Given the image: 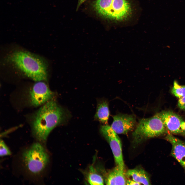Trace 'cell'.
I'll use <instances>...</instances> for the list:
<instances>
[{"mask_svg": "<svg viewBox=\"0 0 185 185\" xmlns=\"http://www.w3.org/2000/svg\"><path fill=\"white\" fill-rule=\"evenodd\" d=\"M111 126L117 134H126L134 128L136 121L133 115L119 114L113 117Z\"/></svg>", "mask_w": 185, "mask_h": 185, "instance_id": "9", "label": "cell"}, {"mask_svg": "<svg viewBox=\"0 0 185 185\" xmlns=\"http://www.w3.org/2000/svg\"><path fill=\"white\" fill-rule=\"evenodd\" d=\"M171 92L173 95L179 98L184 97L185 85H180L177 81L174 80Z\"/></svg>", "mask_w": 185, "mask_h": 185, "instance_id": "15", "label": "cell"}, {"mask_svg": "<svg viewBox=\"0 0 185 185\" xmlns=\"http://www.w3.org/2000/svg\"><path fill=\"white\" fill-rule=\"evenodd\" d=\"M22 159L27 170L33 174L41 173L47 165L49 156L40 143H35L23 153Z\"/></svg>", "mask_w": 185, "mask_h": 185, "instance_id": "5", "label": "cell"}, {"mask_svg": "<svg viewBox=\"0 0 185 185\" xmlns=\"http://www.w3.org/2000/svg\"><path fill=\"white\" fill-rule=\"evenodd\" d=\"M11 152L4 141L2 140L0 142V155L1 156L9 155Z\"/></svg>", "mask_w": 185, "mask_h": 185, "instance_id": "16", "label": "cell"}, {"mask_svg": "<svg viewBox=\"0 0 185 185\" xmlns=\"http://www.w3.org/2000/svg\"><path fill=\"white\" fill-rule=\"evenodd\" d=\"M178 105L181 109L185 110V96L179 98Z\"/></svg>", "mask_w": 185, "mask_h": 185, "instance_id": "17", "label": "cell"}, {"mask_svg": "<svg viewBox=\"0 0 185 185\" xmlns=\"http://www.w3.org/2000/svg\"><path fill=\"white\" fill-rule=\"evenodd\" d=\"M44 81H37L30 92V102L33 106L42 105L53 99L54 93Z\"/></svg>", "mask_w": 185, "mask_h": 185, "instance_id": "8", "label": "cell"}, {"mask_svg": "<svg viewBox=\"0 0 185 185\" xmlns=\"http://www.w3.org/2000/svg\"><path fill=\"white\" fill-rule=\"evenodd\" d=\"M87 0H78V3L77 6V10L81 5Z\"/></svg>", "mask_w": 185, "mask_h": 185, "instance_id": "19", "label": "cell"}, {"mask_svg": "<svg viewBox=\"0 0 185 185\" xmlns=\"http://www.w3.org/2000/svg\"><path fill=\"white\" fill-rule=\"evenodd\" d=\"M167 131L158 113L150 118L140 119L132 135L134 142L138 144L147 139L162 135Z\"/></svg>", "mask_w": 185, "mask_h": 185, "instance_id": "4", "label": "cell"}, {"mask_svg": "<svg viewBox=\"0 0 185 185\" xmlns=\"http://www.w3.org/2000/svg\"><path fill=\"white\" fill-rule=\"evenodd\" d=\"M126 181L124 170L116 166L108 175L106 183L107 185H125Z\"/></svg>", "mask_w": 185, "mask_h": 185, "instance_id": "11", "label": "cell"}, {"mask_svg": "<svg viewBox=\"0 0 185 185\" xmlns=\"http://www.w3.org/2000/svg\"><path fill=\"white\" fill-rule=\"evenodd\" d=\"M109 111L108 104L107 101H100L97 105L95 118L104 124L107 123L109 118Z\"/></svg>", "mask_w": 185, "mask_h": 185, "instance_id": "13", "label": "cell"}, {"mask_svg": "<svg viewBox=\"0 0 185 185\" xmlns=\"http://www.w3.org/2000/svg\"><path fill=\"white\" fill-rule=\"evenodd\" d=\"M167 131L171 134L185 137V121L179 115L170 110L158 113Z\"/></svg>", "mask_w": 185, "mask_h": 185, "instance_id": "7", "label": "cell"}, {"mask_svg": "<svg viewBox=\"0 0 185 185\" xmlns=\"http://www.w3.org/2000/svg\"><path fill=\"white\" fill-rule=\"evenodd\" d=\"M5 60L35 81L47 80V63L39 55L26 51L16 50L8 54Z\"/></svg>", "mask_w": 185, "mask_h": 185, "instance_id": "2", "label": "cell"}, {"mask_svg": "<svg viewBox=\"0 0 185 185\" xmlns=\"http://www.w3.org/2000/svg\"><path fill=\"white\" fill-rule=\"evenodd\" d=\"M68 115L66 110L53 99L39 109L32 121L33 133L40 142H44L51 132L57 126L66 121Z\"/></svg>", "mask_w": 185, "mask_h": 185, "instance_id": "1", "label": "cell"}, {"mask_svg": "<svg viewBox=\"0 0 185 185\" xmlns=\"http://www.w3.org/2000/svg\"><path fill=\"white\" fill-rule=\"evenodd\" d=\"M126 174L128 177H131L132 180L141 184H150V179L147 174L142 169H130L127 171Z\"/></svg>", "mask_w": 185, "mask_h": 185, "instance_id": "12", "label": "cell"}, {"mask_svg": "<svg viewBox=\"0 0 185 185\" xmlns=\"http://www.w3.org/2000/svg\"><path fill=\"white\" fill-rule=\"evenodd\" d=\"M88 183L92 185H100L104 184V180L101 176L97 171L95 168L91 166L87 176Z\"/></svg>", "mask_w": 185, "mask_h": 185, "instance_id": "14", "label": "cell"}, {"mask_svg": "<svg viewBox=\"0 0 185 185\" xmlns=\"http://www.w3.org/2000/svg\"><path fill=\"white\" fill-rule=\"evenodd\" d=\"M126 184L127 185H140V183L134 181L133 180H128L126 181Z\"/></svg>", "mask_w": 185, "mask_h": 185, "instance_id": "18", "label": "cell"}, {"mask_svg": "<svg viewBox=\"0 0 185 185\" xmlns=\"http://www.w3.org/2000/svg\"><path fill=\"white\" fill-rule=\"evenodd\" d=\"M91 4L98 16L115 21H125L130 17L132 12L128 0H95Z\"/></svg>", "mask_w": 185, "mask_h": 185, "instance_id": "3", "label": "cell"}, {"mask_svg": "<svg viewBox=\"0 0 185 185\" xmlns=\"http://www.w3.org/2000/svg\"><path fill=\"white\" fill-rule=\"evenodd\" d=\"M164 138L172 145L171 155L178 162L185 172V142L171 133H168Z\"/></svg>", "mask_w": 185, "mask_h": 185, "instance_id": "10", "label": "cell"}, {"mask_svg": "<svg viewBox=\"0 0 185 185\" xmlns=\"http://www.w3.org/2000/svg\"><path fill=\"white\" fill-rule=\"evenodd\" d=\"M100 131L110 145L116 165L124 170V164L122 144L117 134L112 129L111 126L107 125L101 126Z\"/></svg>", "mask_w": 185, "mask_h": 185, "instance_id": "6", "label": "cell"}]
</instances>
